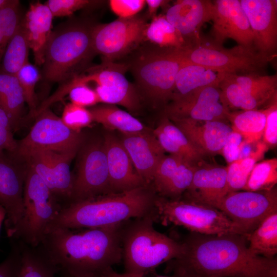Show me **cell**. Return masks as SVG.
<instances>
[{"label":"cell","instance_id":"ffe728a7","mask_svg":"<svg viewBox=\"0 0 277 277\" xmlns=\"http://www.w3.org/2000/svg\"><path fill=\"white\" fill-rule=\"evenodd\" d=\"M134 169L145 185H150L165 151L153 133L146 130L132 134H123L120 140Z\"/></svg>","mask_w":277,"mask_h":277},{"label":"cell","instance_id":"ee69618b","mask_svg":"<svg viewBox=\"0 0 277 277\" xmlns=\"http://www.w3.org/2000/svg\"><path fill=\"white\" fill-rule=\"evenodd\" d=\"M264 109L266 122L262 142L268 148H274L277 145V96Z\"/></svg>","mask_w":277,"mask_h":277},{"label":"cell","instance_id":"277c9868","mask_svg":"<svg viewBox=\"0 0 277 277\" xmlns=\"http://www.w3.org/2000/svg\"><path fill=\"white\" fill-rule=\"evenodd\" d=\"M156 213L124 223L121 238L124 273L144 277L161 264L178 258L183 252L181 242L156 230Z\"/></svg>","mask_w":277,"mask_h":277},{"label":"cell","instance_id":"ab89813d","mask_svg":"<svg viewBox=\"0 0 277 277\" xmlns=\"http://www.w3.org/2000/svg\"><path fill=\"white\" fill-rule=\"evenodd\" d=\"M61 118L67 127L76 132H80L93 122L89 109L71 103L65 106Z\"/></svg>","mask_w":277,"mask_h":277},{"label":"cell","instance_id":"681fc988","mask_svg":"<svg viewBox=\"0 0 277 277\" xmlns=\"http://www.w3.org/2000/svg\"><path fill=\"white\" fill-rule=\"evenodd\" d=\"M169 1L164 0H146V4H147L148 11L147 16L148 17L153 18L156 16V13L159 8L165 6Z\"/></svg>","mask_w":277,"mask_h":277},{"label":"cell","instance_id":"60d3db41","mask_svg":"<svg viewBox=\"0 0 277 277\" xmlns=\"http://www.w3.org/2000/svg\"><path fill=\"white\" fill-rule=\"evenodd\" d=\"M184 161L186 160L182 157L176 155L163 157L155 170L152 182L155 192H158L168 182Z\"/></svg>","mask_w":277,"mask_h":277},{"label":"cell","instance_id":"f5cc1de1","mask_svg":"<svg viewBox=\"0 0 277 277\" xmlns=\"http://www.w3.org/2000/svg\"><path fill=\"white\" fill-rule=\"evenodd\" d=\"M10 0H0V9L6 5Z\"/></svg>","mask_w":277,"mask_h":277},{"label":"cell","instance_id":"d6a6232c","mask_svg":"<svg viewBox=\"0 0 277 277\" xmlns=\"http://www.w3.org/2000/svg\"><path fill=\"white\" fill-rule=\"evenodd\" d=\"M29 49L22 20L7 45L0 65V72L16 75L19 69L29 62Z\"/></svg>","mask_w":277,"mask_h":277},{"label":"cell","instance_id":"8d00e7d4","mask_svg":"<svg viewBox=\"0 0 277 277\" xmlns=\"http://www.w3.org/2000/svg\"><path fill=\"white\" fill-rule=\"evenodd\" d=\"M22 19L17 0H10L0 9V65L7 45Z\"/></svg>","mask_w":277,"mask_h":277},{"label":"cell","instance_id":"f35d334b","mask_svg":"<svg viewBox=\"0 0 277 277\" xmlns=\"http://www.w3.org/2000/svg\"><path fill=\"white\" fill-rule=\"evenodd\" d=\"M16 77L22 88L25 102L29 108V118L33 117L37 107L35 87L41 75L38 69L29 62L17 72Z\"/></svg>","mask_w":277,"mask_h":277},{"label":"cell","instance_id":"4316f807","mask_svg":"<svg viewBox=\"0 0 277 277\" xmlns=\"http://www.w3.org/2000/svg\"><path fill=\"white\" fill-rule=\"evenodd\" d=\"M93 122L111 130H117L123 134H132L148 130L137 118L116 105L105 104L89 109Z\"/></svg>","mask_w":277,"mask_h":277},{"label":"cell","instance_id":"11a10c76","mask_svg":"<svg viewBox=\"0 0 277 277\" xmlns=\"http://www.w3.org/2000/svg\"><path fill=\"white\" fill-rule=\"evenodd\" d=\"M177 277H178V276H177Z\"/></svg>","mask_w":277,"mask_h":277},{"label":"cell","instance_id":"603a6c76","mask_svg":"<svg viewBox=\"0 0 277 277\" xmlns=\"http://www.w3.org/2000/svg\"><path fill=\"white\" fill-rule=\"evenodd\" d=\"M213 14V2L179 0L167 9L165 16L186 42V38H193L194 42L199 39L201 28L205 23L212 21Z\"/></svg>","mask_w":277,"mask_h":277},{"label":"cell","instance_id":"3957f363","mask_svg":"<svg viewBox=\"0 0 277 277\" xmlns=\"http://www.w3.org/2000/svg\"><path fill=\"white\" fill-rule=\"evenodd\" d=\"M155 192L153 187L144 185L72 203L61 209L50 227L104 228L156 214Z\"/></svg>","mask_w":277,"mask_h":277},{"label":"cell","instance_id":"ba28073f","mask_svg":"<svg viewBox=\"0 0 277 277\" xmlns=\"http://www.w3.org/2000/svg\"><path fill=\"white\" fill-rule=\"evenodd\" d=\"M62 208L49 187L28 166L22 216L15 233L11 239L19 240L31 247H37Z\"/></svg>","mask_w":277,"mask_h":277},{"label":"cell","instance_id":"7a4b0ae2","mask_svg":"<svg viewBox=\"0 0 277 277\" xmlns=\"http://www.w3.org/2000/svg\"><path fill=\"white\" fill-rule=\"evenodd\" d=\"M124 223L98 228L51 227L36 248L56 271L73 277H104L122 260Z\"/></svg>","mask_w":277,"mask_h":277},{"label":"cell","instance_id":"7402d4cb","mask_svg":"<svg viewBox=\"0 0 277 277\" xmlns=\"http://www.w3.org/2000/svg\"><path fill=\"white\" fill-rule=\"evenodd\" d=\"M103 141L111 193L121 192L147 185L136 172L120 140L107 134Z\"/></svg>","mask_w":277,"mask_h":277},{"label":"cell","instance_id":"9a60e30c","mask_svg":"<svg viewBox=\"0 0 277 277\" xmlns=\"http://www.w3.org/2000/svg\"><path fill=\"white\" fill-rule=\"evenodd\" d=\"M78 150L65 152L36 150L16 156L38 175L63 208L70 202L73 187L70 163Z\"/></svg>","mask_w":277,"mask_h":277},{"label":"cell","instance_id":"7dc6e473","mask_svg":"<svg viewBox=\"0 0 277 277\" xmlns=\"http://www.w3.org/2000/svg\"><path fill=\"white\" fill-rule=\"evenodd\" d=\"M243 144L244 140L242 135L232 130L224 145L221 154L228 164L240 157Z\"/></svg>","mask_w":277,"mask_h":277},{"label":"cell","instance_id":"83f0119b","mask_svg":"<svg viewBox=\"0 0 277 277\" xmlns=\"http://www.w3.org/2000/svg\"><path fill=\"white\" fill-rule=\"evenodd\" d=\"M246 237L248 249L253 254L275 258L277 253V211L264 218Z\"/></svg>","mask_w":277,"mask_h":277},{"label":"cell","instance_id":"f6af8a7d","mask_svg":"<svg viewBox=\"0 0 277 277\" xmlns=\"http://www.w3.org/2000/svg\"><path fill=\"white\" fill-rule=\"evenodd\" d=\"M68 94L71 103L81 107H92L99 103L95 91L88 84L75 85Z\"/></svg>","mask_w":277,"mask_h":277},{"label":"cell","instance_id":"db71d44e","mask_svg":"<svg viewBox=\"0 0 277 277\" xmlns=\"http://www.w3.org/2000/svg\"><path fill=\"white\" fill-rule=\"evenodd\" d=\"M63 277H73L67 274H63Z\"/></svg>","mask_w":277,"mask_h":277},{"label":"cell","instance_id":"e0dca14e","mask_svg":"<svg viewBox=\"0 0 277 277\" xmlns=\"http://www.w3.org/2000/svg\"><path fill=\"white\" fill-rule=\"evenodd\" d=\"M169 118L195 121H227L230 109L225 104L219 86H208L170 101L165 107Z\"/></svg>","mask_w":277,"mask_h":277},{"label":"cell","instance_id":"4fadbf2b","mask_svg":"<svg viewBox=\"0 0 277 277\" xmlns=\"http://www.w3.org/2000/svg\"><path fill=\"white\" fill-rule=\"evenodd\" d=\"M146 20L145 17L137 14L94 25L91 34L94 51L102 55L105 61L114 62L122 57L144 41Z\"/></svg>","mask_w":277,"mask_h":277},{"label":"cell","instance_id":"8992f818","mask_svg":"<svg viewBox=\"0 0 277 277\" xmlns=\"http://www.w3.org/2000/svg\"><path fill=\"white\" fill-rule=\"evenodd\" d=\"M138 55L127 64L138 93L154 106L165 108L171 101L176 76L184 63L177 48H148Z\"/></svg>","mask_w":277,"mask_h":277},{"label":"cell","instance_id":"d590c367","mask_svg":"<svg viewBox=\"0 0 277 277\" xmlns=\"http://www.w3.org/2000/svg\"><path fill=\"white\" fill-rule=\"evenodd\" d=\"M277 183V159L263 160L257 163L252 169L243 190H269Z\"/></svg>","mask_w":277,"mask_h":277},{"label":"cell","instance_id":"4dcf8cb0","mask_svg":"<svg viewBox=\"0 0 277 277\" xmlns=\"http://www.w3.org/2000/svg\"><path fill=\"white\" fill-rule=\"evenodd\" d=\"M248 95L260 102L268 104L277 96V76L260 75L256 73L240 75L227 74Z\"/></svg>","mask_w":277,"mask_h":277},{"label":"cell","instance_id":"ac0fdd59","mask_svg":"<svg viewBox=\"0 0 277 277\" xmlns=\"http://www.w3.org/2000/svg\"><path fill=\"white\" fill-rule=\"evenodd\" d=\"M211 33L213 44L222 46L227 38L246 47H253V35L239 0H216Z\"/></svg>","mask_w":277,"mask_h":277},{"label":"cell","instance_id":"2e32d148","mask_svg":"<svg viewBox=\"0 0 277 277\" xmlns=\"http://www.w3.org/2000/svg\"><path fill=\"white\" fill-rule=\"evenodd\" d=\"M28 166L23 160L7 152H0V205L5 209V227L12 238L21 222Z\"/></svg>","mask_w":277,"mask_h":277},{"label":"cell","instance_id":"e575fe53","mask_svg":"<svg viewBox=\"0 0 277 277\" xmlns=\"http://www.w3.org/2000/svg\"><path fill=\"white\" fill-rule=\"evenodd\" d=\"M16 240L20 250V261L15 277H55L56 270L36 248Z\"/></svg>","mask_w":277,"mask_h":277},{"label":"cell","instance_id":"f1b7e54d","mask_svg":"<svg viewBox=\"0 0 277 277\" xmlns=\"http://www.w3.org/2000/svg\"><path fill=\"white\" fill-rule=\"evenodd\" d=\"M25 103L24 92L16 76L0 72V104L9 114L14 131L23 123Z\"/></svg>","mask_w":277,"mask_h":277},{"label":"cell","instance_id":"52a82bcc","mask_svg":"<svg viewBox=\"0 0 277 277\" xmlns=\"http://www.w3.org/2000/svg\"><path fill=\"white\" fill-rule=\"evenodd\" d=\"M155 207L157 221L164 225L172 224L202 234L234 233L247 236L224 213L206 203L183 196L176 200L157 196Z\"/></svg>","mask_w":277,"mask_h":277},{"label":"cell","instance_id":"484cf974","mask_svg":"<svg viewBox=\"0 0 277 277\" xmlns=\"http://www.w3.org/2000/svg\"><path fill=\"white\" fill-rule=\"evenodd\" d=\"M225 74L218 70L184 61L176 76L170 101L202 88L219 87Z\"/></svg>","mask_w":277,"mask_h":277},{"label":"cell","instance_id":"8fae6325","mask_svg":"<svg viewBox=\"0 0 277 277\" xmlns=\"http://www.w3.org/2000/svg\"><path fill=\"white\" fill-rule=\"evenodd\" d=\"M207 204L221 211L247 236L264 218L277 211V189L230 192Z\"/></svg>","mask_w":277,"mask_h":277},{"label":"cell","instance_id":"30bf717a","mask_svg":"<svg viewBox=\"0 0 277 277\" xmlns=\"http://www.w3.org/2000/svg\"><path fill=\"white\" fill-rule=\"evenodd\" d=\"M177 49L183 61L226 74L255 73L270 60L254 47L238 45L227 49L213 43H202L200 39Z\"/></svg>","mask_w":277,"mask_h":277},{"label":"cell","instance_id":"cb8c5ba5","mask_svg":"<svg viewBox=\"0 0 277 277\" xmlns=\"http://www.w3.org/2000/svg\"><path fill=\"white\" fill-rule=\"evenodd\" d=\"M53 15L48 7L41 2L32 3L22 19L30 49L35 64L44 62L46 47L52 33Z\"/></svg>","mask_w":277,"mask_h":277},{"label":"cell","instance_id":"816d5d0a","mask_svg":"<svg viewBox=\"0 0 277 277\" xmlns=\"http://www.w3.org/2000/svg\"><path fill=\"white\" fill-rule=\"evenodd\" d=\"M6 217V212L5 209L0 205V229L2 224Z\"/></svg>","mask_w":277,"mask_h":277},{"label":"cell","instance_id":"1f68e13d","mask_svg":"<svg viewBox=\"0 0 277 277\" xmlns=\"http://www.w3.org/2000/svg\"><path fill=\"white\" fill-rule=\"evenodd\" d=\"M268 149L263 142L260 141L247 156L229 164L227 167L228 192L243 190L254 165L263 157Z\"/></svg>","mask_w":277,"mask_h":277},{"label":"cell","instance_id":"f907efd6","mask_svg":"<svg viewBox=\"0 0 277 277\" xmlns=\"http://www.w3.org/2000/svg\"><path fill=\"white\" fill-rule=\"evenodd\" d=\"M104 277H130L125 273H120L115 272L113 269L109 270L104 276ZM156 277H177L174 275H159Z\"/></svg>","mask_w":277,"mask_h":277},{"label":"cell","instance_id":"5bb4252c","mask_svg":"<svg viewBox=\"0 0 277 277\" xmlns=\"http://www.w3.org/2000/svg\"><path fill=\"white\" fill-rule=\"evenodd\" d=\"M82 146L69 204L111 193L104 141L92 140Z\"/></svg>","mask_w":277,"mask_h":277},{"label":"cell","instance_id":"7bdbcfd3","mask_svg":"<svg viewBox=\"0 0 277 277\" xmlns=\"http://www.w3.org/2000/svg\"><path fill=\"white\" fill-rule=\"evenodd\" d=\"M14 128L11 118L0 104V152H14L17 141L13 136Z\"/></svg>","mask_w":277,"mask_h":277},{"label":"cell","instance_id":"d4e9b609","mask_svg":"<svg viewBox=\"0 0 277 277\" xmlns=\"http://www.w3.org/2000/svg\"><path fill=\"white\" fill-rule=\"evenodd\" d=\"M227 192V167L199 165L182 196L208 204Z\"/></svg>","mask_w":277,"mask_h":277},{"label":"cell","instance_id":"b9f144b4","mask_svg":"<svg viewBox=\"0 0 277 277\" xmlns=\"http://www.w3.org/2000/svg\"><path fill=\"white\" fill-rule=\"evenodd\" d=\"M100 2L90 0H48L44 4L54 17L69 16L77 10L95 6Z\"/></svg>","mask_w":277,"mask_h":277},{"label":"cell","instance_id":"836d02e7","mask_svg":"<svg viewBox=\"0 0 277 277\" xmlns=\"http://www.w3.org/2000/svg\"><path fill=\"white\" fill-rule=\"evenodd\" d=\"M144 41L162 48H180L186 43L178 31L167 21L165 15H156L147 23Z\"/></svg>","mask_w":277,"mask_h":277},{"label":"cell","instance_id":"5b68a950","mask_svg":"<svg viewBox=\"0 0 277 277\" xmlns=\"http://www.w3.org/2000/svg\"><path fill=\"white\" fill-rule=\"evenodd\" d=\"M89 21L72 19L52 31L46 47L43 76L49 82L63 83L85 71L94 54Z\"/></svg>","mask_w":277,"mask_h":277},{"label":"cell","instance_id":"bcb514c9","mask_svg":"<svg viewBox=\"0 0 277 277\" xmlns=\"http://www.w3.org/2000/svg\"><path fill=\"white\" fill-rule=\"evenodd\" d=\"M144 0H110L112 12L119 17H129L137 15L145 6Z\"/></svg>","mask_w":277,"mask_h":277},{"label":"cell","instance_id":"74e56055","mask_svg":"<svg viewBox=\"0 0 277 277\" xmlns=\"http://www.w3.org/2000/svg\"><path fill=\"white\" fill-rule=\"evenodd\" d=\"M157 127L183 151L188 162L198 166L205 158V156L194 147L166 115L161 119Z\"/></svg>","mask_w":277,"mask_h":277},{"label":"cell","instance_id":"7c38bea8","mask_svg":"<svg viewBox=\"0 0 277 277\" xmlns=\"http://www.w3.org/2000/svg\"><path fill=\"white\" fill-rule=\"evenodd\" d=\"M35 117L30 131L17 141L16 150L11 153L21 156L36 150L65 152L79 149L84 139L81 132L67 127L49 108Z\"/></svg>","mask_w":277,"mask_h":277},{"label":"cell","instance_id":"9c48e42d","mask_svg":"<svg viewBox=\"0 0 277 277\" xmlns=\"http://www.w3.org/2000/svg\"><path fill=\"white\" fill-rule=\"evenodd\" d=\"M128 69L126 64L103 60L101 64L89 67L85 72L62 83L57 91L64 97L75 85L93 83L95 84L93 89L99 102L121 105L134 111L140 107V97L135 86L125 76Z\"/></svg>","mask_w":277,"mask_h":277},{"label":"cell","instance_id":"d6986e66","mask_svg":"<svg viewBox=\"0 0 277 277\" xmlns=\"http://www.w3.org/2000/svg\"><path fill=\"white\" fill-rule=\"evenodd\" d=\"M240 1L253 33L254 48L269 58L277 45V1Z\"/></svg>","mask_w":277,"mask_h":277},{"label":"cell","instance_id":"6da1fadb","mask_svg":"<svg viewBox=\"0 0 277 277\" xmlns=\"http://www.w3.org/2000/svg\"><path fill=\"white\" fill-rule=\"evenodd\" d=\"M165 271L178 277H277V260L253 254L246 235L191 232Z\"/></svg>","mask_w":277,"mask_h":277},{"label":"cell","instance_id":"c3c4849f","mask_svg":"<svg viewBox=\"0 0 277 277\" xmlns=\"http://www.w3.org/2000/svg\"><path fill=\"white\" fill-rule=\"evenodd\" d=\"M12 246L7 258L0 263V277H15L20 261V250L17 241Z\"/></svg>","mask_w":277,"mask_h":277},{"label":"cell","instance_id":"44dd1931","mask_svg":"<svg viewBox=\"0 0 277 277\" xmlns=\"http://www.w3.org/2000/svg\"><path fill=\"white\" fill-rule=\"evenodd\" d=\"M190 142L205 156L222 154V149L232 131L226 121H195L186 118H169Z\"/></svg>","mask_w":277,"mask_h":277},{"label":"cell","instance_id":"f546056e","mask_svg":"<svg viewBox=\"0 0 277 277\" xmlns=\"http://www.w3.org/2000/svg\"><path fill=\"white\" fill-rule=\"evenodd\" d=\"M227 121L232 130L242 135L245 144L258 143L262 138L266 122L264 109L230 111Z\"/></svg>","mask_w":277,"mask_h":277}]
</instances>
